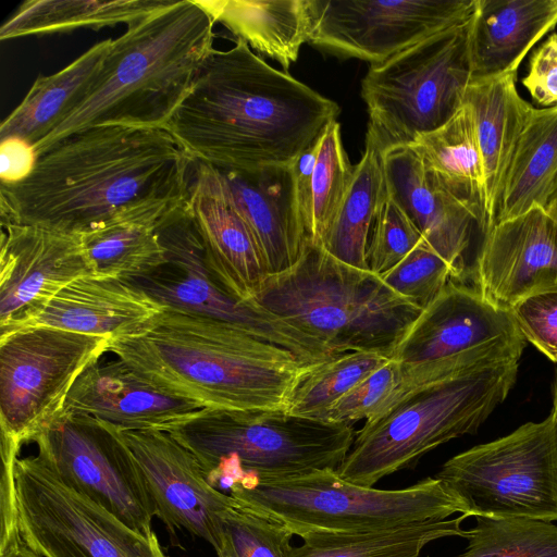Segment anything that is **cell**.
Masks as SVG:
<instances>
[{
  "instance_id": "7a4b0ae2",
  "label": "cell",
  "mask_w": 557,
  "mask_h": 557,
  "mask_svg": "<svg viewBox=\"0 0 557 557\" xmlns=\"http://www.w3.org/2000/svg\"><path fill=\"white\" fill-rule=\"evenodd\" d=\"M338 114L336 102L236 39L206 59L165 129L197 161L252 171L293 163Z\"/></svg>"
},
{
  "instance_id": "7bdbcfd3",
  "label": "cell",
  "mask_w": 557,
  "mask_h": 557,
  "mask_svg": "<svg viewBox=\"0 0 557 557\" xmlns=\"http://www.w3.org/2000/svg\"><path fill=\"white\" fill-rule=\"evenodd\" d=\"M522 85L541 108L557 106V33L532 51Z\"/></svg>"
},
{
  "instance_id": "e0dca14e",
  "label": "cell",
  "mask_w": 557,
  "mask_h": 557,
  "mask_svg": "<svg viewBox=\"0 0 557 557\" xmlns=\"http://www.w3.org/2000/svg\"><path fill=\"white\" fill-rule=\"evenodd\" d=\"M156 516L169 530L185 529L214 548L223 515L237 503L207 481L197 457L170 432L121 430Z\"/></svg>"
},
{
  "instance_id": "44dd1931",
  "label": "cell",
  "mask_w": 557,
  "mask_h": 557,
  "mask_svg": "<svg viewBox=\"0 0 557 557\" xmlns=\"http://www.w3.org/2000/svg\"><path fill=\"white\" fill-rule=\"evenodd\" d=\"M185 209L215 280L235 299L251 301L267 276L265 268L250 230L230 202L213 166L194 160Z\"/></svg>"
},
{
  "instance_id": "7c38bea8",
  "label": "cell",
  "mask_w": 557,
  "mask_h": 557,
  "mask_svg": "<svg viewBox=\"0 0 557 557\" xmlns=\"http://www.w3.org/2000/svg\"><path fill=\"white\" fill-rule=\"evenodd\" d=\"M16 527L40 557H166L145 535L67 487L38 456L13 462Z\"/></svg>"
},
{
  "instance_id": "6da1fadb",
  "label": "cell",
  "mask_w": 557,
  "mask_h": 557,
  "mask_svg": "<svg viewBox=\"0 0 557 557\" xmlns=\"http://www.w3.org/2000/svg\"><path fill=\"white\" fill-rule=\"evenodd\" d=\"M194 160L163 128L89 127L39 154L24 181L0 184L1 223L75 235L121 222L159 227L185 207Z\"/></svg>"
},
{
  "instance_id": "8992f818",
  "label": "cell",
  "mask_w": 557,
  "mask_h": 557,
  "mask_svg": "<svg viewBox=\"0 0 557 557\" xmlns=\"http://www.w3.org/2000/svg\"><path fill=\"white\" fill-rule=\"evenodd\" d=\"M519 361H507L406 388L364 422L337 469L344 480L373 487L412 468L437 446L474 434L513 387Z\"/></svg>"
},
{
  "instance_id": "cb8c5ba5",
  "label": "cell",
  "mask_w": 557,
  "mask_h": 557,
  "mask_svg": "<svg viewBox=\"0 0 557 557\" xmlns=\"http://www.w3.org/2000/svg\"><path fill=\"white\" fill-rule=\"evenodd\" d=\"M383 162L389 197L449 264L454 278H461L473 230L479 228L475 212L451 194L410 147L385 151Z\"/></svg>"
},
{
  "instance_id": "9c48e42d",
  "label": "cell",
  "mask_w": 557,
  "mask_h": 557,
  "mask_svg": "<svg viewBox=\"0 0 557 557\" xmlns=\"http://www.w3.org/2000/svg\"><path fill=\"white\" fill-rule=\"evenodd\" d=\"M468 24L370 66L361 82L369 114L366 141L382 153L407 147L455 115L472 78Z\"/></svg>"
},
{
  "instance_id": "d6a6232c",
  "label": "cell",
  "mask_w": 557,
  "mask_h": 557,
  "mask_svg": "<svg viewBox=\"0 0 557 557\" xmlns=\"http://www.w3.org/2000/svg\"><path fill=\"white\" fill-rule=\"evenodd\" d=\"M171 0H27L7 18L0 39L41 36L78 28L129 25Z\"/></svg>"
},
{
  "instance_id": "d4e9b609",
  "label": "cell",
  "mask_w": 557,
  "mask_h": 557,
  "mask_svg": "<svg viewBox=\"0 0 557 557\" xmlns=\"http://www.w3.org/2000/svg\"><path fill=\"white\" fill-rule=\"evenodd\" d=\"M557 26V0H475L468 24L472 77L518 72Z\"/></svg>"
},
{
  "instance_id": "bcb514c9",
  "label": "cell",
  "mask_w": 557,
  "mask_h": 557,
  "mask_svg": "<svg viewBox=\"0 0 557 557\" xmlns=\"http://www.w3.org/2000/svg\"><path fill=\"white\" fill-rule=\"evenodd\" d=\"M0 557H40L25 545L21 536L0 548Z\"/></svg>"
},
{
  "instance_id": "4316f807",
  "label": "cell",
  "mask_w": 557,
  "mask_h": 557,
  "mask_svg": "<svg viewBox=\"0 0 557 557\" xmlns=\"http://www.w3.org/2000/svg\"><path fill=\"white\" fill-rule=\"evenodd\" d=\"M112 39L102 40L59 72L39 76L1 122L0 140L18 137L35 145L87 97L99 77Z\"/></svg>"
},
{
  "instance_id": "52a82bcc",
  "label": "cell",
  "mask_w": 557,
  "mask_h": 557,
  "mask_svg": "<svg viewBox=\"0 0 557 557\" xmlns=\"http://www.w3.org/2000/svg\"><path fill=\"white\" fill-rule=\"evenodd\" d=\"M169 432L197 457L209 484L221 492L248 478L337 470L356 436L351 424L286 410L208 408Z\"/></svg>"
},
{
  "instance_id": "836d02e7",
  "label": "cell",
  "mask_w": 557,
  "mask_h": 557,
  "mask_svg": "<svg viewBox=\"0 0 557 557\" xmlns=\"http://www.w3.org/2000/svg\"><path fill=\"white\" fill-rule=\"evenodd\" d=\"M389 359L379 352L351 351L305 366L289 392L286 411L326 421L332 407L346 393Z\"/></svg>"
},
{
  "instance_id": "4dcf8cb0",
  "label": "cell",
  "mask_w": 557,
  "mask_h": 557,
  "mask_svg": "<svg viewBox=\"0 0 557 557\" xmlns=\"http://www.w3.org/2000/svg\"><path fill=\"white\" fill-rule=\"evenodd\" d=\"M465 513L455 518L431 519L391 528L359 532H311L301 535L302 544L289 546L286 557H419L436 540L460 536Z\"/></svg>"
},
{
  "instance_id": "603a6c76",
  "label": "cell",
  "mask_w": 557,
  "mask_h": 557,
  "mask_svg": "<svg viewBox=\"0 0 557 557\" xmlns=\"http://www.w3.org/2000/svg\"><path fill=\"white\" fill-rule=\"evenodd\" d=\"M214 169L258 245L267 275L290 268L309 240L292 165L252 171Z\"/></svg>"
},
{
  "instance_id": "30bf717a",
  "label": "cell",
  "mask_w": 557,
  "mask_h": 557,
  "mask_svg": "<svg viewBox=\"0 0 557 557\" xmlns=\"http://www.w3.org/2000/svg\"><path fill=\"white\" fill-rule=\"evenodd\" d=\"M468 517L557 520V416L448 459L436 473Z\"/></svg>"
},
{
  "instance_id": "3957f363",
  "label": "cell",
  "mask_w": 557,
  "mask_h": 557,
  "mask_svg": "<svg viewBox=\"0 0 557 557\" xmlns=\"http://www.w3.org/2000/svg\"><path fill=\"white\" fill-rule=\"evenodd\" d=\"M108 351L158 388L208 409L286 410L304 364L231 323L164 308Z\"/></svg>"
},
{
  "instance_id": "60d3db41",
  "label": "cell",
  "mask_w": 557,
  "mask_h": 557,
  "mask_svg": "<svg viewBox=\"0 0 557 557\" xmlns=\"http://www.w3.org/2000/svg\"><path fill=\"white\" fill-rule=\"evenodd\" d=\"M422 239L411 220L388 195L371 233L367 252L368 269L379 276L386 273Z\"/></svg>"
},
{
  "instance_id": "f546056e",
  "label": "cell",
  "mask_w": 557,
  "mask_h": 557,
  "mask_svg": "<svg viewBox=\"0 0 557 557\" xmlns=\"http://www.w3.org/2000/svg\"><path fill=\"white\" fill-rule=\"evenodd\" d=\"M557 185V106L534 108L517 141L496 222L549 203Z\"/></svg>"
},
{
  "instance_id": "74e56055",
  "label": "cell",
  "mask_w": 557,
  "mask_h": 557,
  "mask_svg": "<svg viewBox=\"0 0 557 557\" xmlns=\"http://www.w3.org/2000/svg\"><path fill=\"white\" fill-rule=\"evenodd\" d=\"M293 532L261 513L235 506L221 520L218 557H286Z\"/></svg>"
},
{
  "instance_id": "ee69618b",
  "label": "cell",
  "mask_w": 557,
  "mask_h": 557,
  "mask_svg": "<svg viewBox=\"0 0 557 557\" xmlns=\"http://www.w3.org/2000/svg\"><path fill=\"white\" fill-rule=\"evenodd\" d=\"M0 141L1 185H14L27 178L38 160L34 145L18 137Z\"/></svg>"
},
{
  "instance_id": "ab89813d",
  "label": "cell",
  "mask_w": 557,
  "mask_h": 557,
  "mask_svg": "<svg viewBox=\"0 0 557 557\" xmlns=\"http://www.w3.org/2000/svg\"><path fill=\"white\" fill-rule=\"evenodd\" d=\"M405 376V364L391 358L346 393L332 407L326 422L351 424L383 413L397 400Z\"/></svg>"
},
{
  "instance_id": "f35d334b",
  "label": "cell",
  "mask_w": 557,
  "mask_h": 557,
  "mask_svg": "<svg viewBox=\"0 0 557 557\" xmlns=\"http://www.w3.org/2000/svg\"><path fill=\"white\" fill-rule=\"evenodd\" d=\"M380 277L421 309L426 308L454 278L449 264L424 239Z\"/></svg>"
},
{
  "instance_id": "ac0fdd59",
  "label": "cell",
  "mask_w": 557,
  "mask_h": 557,
  "mask_svg": "<svg viewBox=\"0 0 557 557\" xmlns=\"http://www.w3.org/2000/svg\"><path fill=\"white\" fill-rule=\"evenodd\" d=\"M473 274L480 295L505 310L557 287V199L495 223L483 235Z\"/></svg>"
},
{
  "instance_id": "7402d4cb",
  "label": "cell",
  "mask_w": 557,
  "mask_h": 557,
  "mask_svg": "<svg viewBox=\"0 0 557 557\" xmlns=\"http://www.w3.org/2000/svg\"><path fill=\"white\" fill-rule=\"evenodd\" d=\"M164 308L126 280L90 274L76 278L0 327V335L29 326H49L111 341L137 331Z\"/></svg>"
},
{
  "instance_id": "f6af8a7d",
  "label": "cell",
  "mask_w": 557,
  "mask_h": 557,
  "mask_svg": "<svg viewBox=\"0 0 557 557\" xmlns=\"http://www.w3.org/2000/svg\"><path fill=\"white\" fill-rule=\"evenodd\" d=\"M318 149L319 139L312 147L300 153L294 162L290 163L295 177L299 208L306 226L308 239L310 237L312 220V173Z\"/></svg>"
},
{
  "instance_id": "5b68a950",
  "label": "cell",
  "mask_w": 557,
  "mask_h": 557,
  "mask_svg": "<svg viewBox=\"0 0 557 557\" xmlns=\"http://www.w3.org/2000/svg\"><path fill=\"white\" fill-rule=\"evenodd\" d=\"M251 301L317 338L335 355H392L421 308L370 270L307 242L287 270L267 275Z\"/></svg>"
},
{
  "instance_id": "2e32d148",
  "label": "cell",
  "mask_w": 557,
  "mask_h": 557,
  "mask_svg": "<svg viewBox=\"0 0 557 557\" xmlns=\"http://www.w3.org/2000/svg\"><path fill=\"white\" fill-rule=\"evenodd\" d=\"M525 339L509 310L485 300L475 288L449 281L418 315L392 359L441 362L467 372L519 361Z\"/></svg>"
},
{
  "instance_id": "d6986e66",
  "label": "cell",
  "mask_w": 557,
  "mask_h": 557,
  "mask_svg": "<svg viewBox=\"0 0 557 557\" xmlns=\"http://www.w3.org/2000/svg\"><path fill=\"white\" fill-rule=\"evenodd\" d=\"M0 244V327L92 274L81 235L5 222Z\"/></svg>"
},
{
  "instance_id": "d590c367",
  "label": "cell",
  "mask_w": 557,
  "mask_h": 557,
  "mask_svg": "<svg viewBox=\"0 0 557 557\" xmlns=\"http://www.w3.org/2000/svg\"><path fill=\"white\" fill-rule=\"evenodd\" d=\"M457 557H557V524L527 517H474Z\"/></svg>"
},
{
  "instance_id": "b9f144b4",
  "label": "cell",
  "mask_w": 557,
  "mask_h": 557,
  "mask_svg": "<svg viewBox=\"0 0 557 557\" xmlns=\"http://www.w3.org/2000/svg\"><path fill=\"white\" fill-rule=\"evenodd\" d=\"M509 311L524 339L557 362V287L532 294Z\"/></svg>"
},
{
  "instance_id": "f1b7e54d",
  "label": "cell",
  "mask_w": 557,
  "mask_h": 557,
  "mask_svg": "<svg viewBox=\"0 0 557 557\" xmlns=\"http://www.w3.org/2000/svg\"><path fill=\"white\" fill-rule=\"evenodd\" d=\"M236 39L278 62L287 73L310 37L307 0H198Z\"/></svg>"
},
{
  "instance_id": "9a60e30c",
  "label": "cell",
  "mask_w": 557,
  "mask_h": 557,
  "mask_svg": "<svg viewBox=\"0 0 557 557\" xmlns=\"http://www.w3.org/2000/svg\"><path fill=\"white\" fill-rule=\"evenodd\" d=\"M307 4L308 44L374 65L468 23L475 0H307Z\"/></svg>"
},
{
  "instance_id": "1f68e13d",
  "label": "cell",
  "mask_w": 557,
  "mask_h": 557,
  "mask_svg": "<svg viewBox=\"0 0 557 557\" xmlns=\"http://www.w3.org/2000/svg\"><path fill=\"white\" fill-rule=\"evenodd\" d=\"M387 197L383 153L366 141L350 187L320 246L344 263L369 270L371 233Z\"/></svg>"
},
{
  "instance_id": "ba28073f",
  "label": "cell",
  "mask_w": 557,
  "mask_h": 557,
  "mask_svg": "<svg viewBox=\"0 0 557 557\" xmlns=\"http://www.w3.org/2000/svg\"><path fill=\"white\" fill-rule=\"evenodd\" d=\"M238 506L271 518L294 535L359 532L465 513L463 503L440 479L399 490L354 484L323 469L235 482L228 494Z\"/></svg>"
},
{
  "instance_id": "ffe728a7",
  "label": "cell",
  "mask_w": 557,
  "mask_h": 557,
  "mask_svg": "<svg viewBox=\"0 0 557 557\" xmlns=\"http://www.w3.org/2000/svg\"><path fill=\"white\" fill-rule=\"evenodd\" d=\"M205 409L158 388L116 358L103 364L97 361L79 375L61 414L90 416L120 430L169 432Z\"/></svg>"
},
{
  "instance_id": "e575fe53",
  "label": "cell",
  "mask_w": 557,
  "mask_h": 557,
  "mask_svg": "<svg viewBox=\"0 0 557 557\" xmlns=\"http://www.w3.org/2000/svg\"><path fill=\"white\" fill-rule=\"evenodd\" d=\"M156 226L121 222L81 235L92 274L129 280L166 262Z\"/></svg>"
},
{
  "instance_id": "5bb4252c",
  "label": "cell",
  "mask_w": 557,
  "mask_h": 557,
  "mask_svg": "<svg viewBox=\"0 0 557 557\" xmlns=\"http://www.w3.org/2000/svg\"><path fill=\"white\" fill-rule=\"evenodd\" d=\"M34 442L63 484L133 530L153 533L154 505L117 426L90 416L60 414Z\"/></svg>"
},
{
  "instance_id": "83f0119b",
  "label": "cell",
  "mask_w": 557,
  "mask_h": 557,
  "mask_svg": "<svg viewBox=\"0 0 557 557\" xmlns=\"http://www.w3.org/2000/svg\"><path fill=\"white\" fill-rule=\"evenodd\" d=\"M407 147L451 194L475 212L484 235L488 230L486 176L471 107L463 102L448 122Z\"/></svg>"
},
{
  "instance_id": "8d00e7d4",
  "label": "cell",
  "mask_w": 557,
  "mask_h": 557,
  "mask_svg": "<svg viewBox=\"0 0 557 557\" xmlns=\"http://www.w3.org/2000/svg\"><path fill=\"white\" fill-rule=\"evenodd\" d=\"M354 170L344 149L341 126L330 123L319 138L312 173V220L309 242L320 245L350 187Z\"/></svg>"
},
{
  "instance_id": "484cf974",
  "label": "cell",
  "mask_w": 557,
  "mask_h": 557,
  "mask_svg": "<svg viewBox=\"0 0 557 557\" xmlns=\"http://www.w3.org/2000/svg\"><path fill=\"white\" fill-rule=\"evenodd\" d=\"M518 72L472 77L463 102L474 114L484 161L488 230L495 224L506 172L534 107L517 89ZM487 230V231H488Z\"/></svg>"
},
{
  "instance_id": "7dc6e473",
  "label": "cell",
  "mask_w": 557,
  "mask_h": 557,
  "mask_svg": "<svg viewBox=\"0 0 557 557\" xmlns=\"http://www.w3.org/2000/svg\"><path fill=\"white\" fill-rule=\"evenodd\" d=\"M553 410L555 411L557 416V384L554 389V404H553Z\"/></svg>"
},
{
  "instance_id": "4fadbf2b",
  "label": "cell",
  "mask_w": 557,
  "mask_h": 557,
  "mask_svg": "<svg viewBox=\"0 0 557 557\" xmlns=\"http://www.w3.org/2000/svg\"><path fill=\"white\" fill-rule=\"evenodd\" d=\"M157 232L166 262L146 275L126 281L165 308L236 325L292 352L306 366L335 356L323 343L257 302L232 297L210 272L201 238L185 207L165 220Z\"/></svg>"
},
{
  "instance_id": "8fae6325",
  "label": "cell",
  "mask_w": 557,
  "mask_h": 557,
  "mask_svg": "<svg viewBox=\"0 0 557 557\" xmlns=\"http://www.w3.org/2000/svg\"><path fill=\"white\" fill-rule=\"evenodd\" d=\"M110 339L49 326L0 335L1 444L20 451L62 412L79 375Z\"/></svg>"
},
{
  "instance_id": "277c9868",
  "label": "cell",
  "mask_w": 557,
  "mask_h": 557,
  "mask_svg": "<svg viewBox=\"0 0 557 557\" xmlns=\"http://www.w3.org/2000/svg\"><path fill=\"white\" fill-rule=\"evenodd\" d=\"M213 17L198 0H171L112 39L101 73L83 102L34 145L41 154L94 126L165 129L213 49Z\"/></svg>"
}]
</instances>
